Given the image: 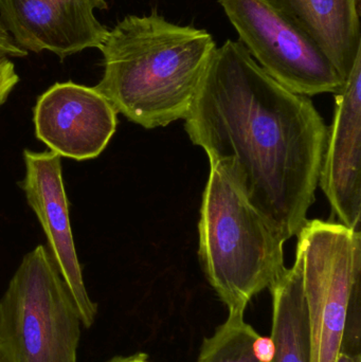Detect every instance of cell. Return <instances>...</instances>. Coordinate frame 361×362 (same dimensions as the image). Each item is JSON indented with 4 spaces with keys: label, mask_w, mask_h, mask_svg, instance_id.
<instances>
[{
    "label": "cell",
    "mask_w": 361,
    "mask_h": 362,
    "mask_svg": "<svg viewBox=\"0 0 361 362\" xmlns=\"http://www.w3.org/2000/svg\"><path fill=\"white\" fill-rule=\"evenodd\" d=\"M80 310L48 248L21 259L0 299V344L10 362H78Z\"/></svg>",
    "instance_id": "5b68a950"
},
{
    "label": "cell",
    "mask_w": 361,
    "mask_h": 362,
    "mask_svg": "<svg viewBox=\"0 0 361 362\" xmlns=\"http://www.w3.org/2000/svg\"><path fill=\"white\" fill-rule=\"evenodd\" d=\"M361 54L335 95V114L320 169V185L341 223L360 230L361 215Z\"/></svg>",
    "instance_id": "30bf717a"
},
{
    "label": "cell",
    "mask_w": 361,
    "mask_h": 362,
    "mask_svg": "<svg viewBox=\"0 0 361 362\" xmlns=\"http://www.w3.org/2000/svg\"><path fill=\"white\" fill-rule=\"evenodd\" d=\"M0 362H10V359H8L6 351L2 348L1 344H0Z\"/></svg>",
    "instance_id": "ac0fdd59"
},
{
    "label": "cell",
    "mask_w": 361,
    "mask_h": 362,
    "mask_svg": "<svg viewBox=\"0 0 361 362\" xmlns=\"http://www.w3.org/2000/svg\"><path fill=\"white\" fill-rule=\"evenodd\" d=\"M273 296L269 362H311V338L299 262L269 288Z\"/></svg>",
    "instance_id": "7c38bea8"
},
{
    "label": "cell",
    "mask_w": 361,
    "mask_h": 362,
    "mask_svg": "<svg viewBox=\"0 0 361 362\" xmlns=\"http://www.w3.org/2000/svg\"><path fill=\"white\" fill-rule=\"evenodd\" d=\"M239 42L269 76L299 95L343 90L341 78L319 45L271 0H220Z\"/></svg>",
    "instance_id": "8992f818"
},
{
    "label": "cell",
    "mask_w": 361,
    "mask_h": 362,
    "mask_svg": "<svg viewBox=\"0 0 361 362\" xmlns=\"http://www.w3.org/2000/svg\"><path fill=\"white\" fill-rule=\"evenodd\" d=\"M23 160L25 174L18 183L19 187L46 234L47 248L73 296L82 325L89 329L95 322L97 305L89 298L83 280L72 235L61 157L51 151L37 153L25 150Z\"/></svg>",
    "instance_id": "9c48e42d"
},
{
    "label": "cell",
    "mask_w": 361,
    "mask_h": 362,
    "mask_svg": "<svg viewBox=\"0 0 361 362\" xmlns=\"http://www.w3.org/2000/svg\"><path fill=\"white\" fill-rule=\"evenodd\" d=\"M271 341L262 337L244 319V315L228 318L205 338L196 362H269Z\"/></svg>",
    "instance_id": "4fadbf2b"
},
{
    "label": "cell",
    "mask_w": 361,
    "mask_h": 362,
    "mask_svg": "<svg viewBox=\"0 0 361 362\" xmlns=\"http://www.w3.org/2000/svg\"><path fill=\"white\" fill-rule=\"evenodd\" d=\"M297 235L311 362L361 353L360 230L313 219Z\"/></svg>",
    "instance_id": "277c9868"
},
{
    "label": "cell",
    "mask_w": 361,
    "mask_h": 362,
    "mask_svg": "<svg viewBox=\"0 0 361 362\" xmlns=\"http://www.w3.org/2000/svg\"><path fill=\"white\" fill-rule=\"evenodd\" d=\"M215 49L206 30L129 15L100 48L104 74L95 88L131 122L167 127L188 116Z\"/></svg>",
    "instance_id": "7a4b0ae2"
},
{
    "label": "cell",
    "mask_w": 361,
    "mask_h": 362,
    "mask_svg": "<svg viewBox=\"0 0 361 362\" xmlns=\"http://www.w3.org/2000/svg\"><path fill=\"white\" fill-rule=\"evenodd\" d=\"M105 0H0V19L23 50L50 51L61 59L101 48L110 30L95 15Z\"/></svg>",
    "instance_id": "ba28073f"
},
{
    "label": "cell",
    "mask_w": 361,
    "mask_h": 362,
    "mask_svg": "<svg viewBox=\"0 0 361 362\" xmlns=\"http://www.w3.org/2000/svg\"><path fill=\"white\" fill-rule=\"evenodd\" d=\"M148 359V355L144 353L129 355V356H117L107 362H143Z\"/></svg>",
    "instance_id": "2e32d148"
},
{
    "label": "cell",
    "mask_w": 361,
    "mask_h": 362,
    "mask_svg": "<svg viewBox=\"0 0 361 362\" xmlns=\"http://www.w3.org/2000/svg\"><path fill=\"white\" fill-rule=\"evenodd\" d=\"M186 121L220 168L286 240L315 202L329 129L307 95L269 76L239 42L216 47Z\"/></svg>",
    "instance_id": "6da1fadb"
},
{
    "label": "cell",
    "mask_w": 361,
    "mask_h": 362,
    "mask_svg": "<svg viewBox=\"0 0 361 362\" xmlns=\"http://www.w3.org/2000/svg\"><path fill=\"white\" fill-rule=\"evenodd\" d=\"M324 51L343 80L361 54V0H271Z\"/></svg>",
    "instance_id": "8fae6325"
},
{
    "label": "cell",
    "mask_w": 361,
    "mask_h": 362,
    "mask_svg": "<svg viewBox=\"0 0 361 362\" xmlns=\"http://www.w3.org/2000/svg\"><path fill=\"white\" fill-rule=\"evenodd\" d=\"M143 362H150V361H148V359H146V361H143Z\"/></svg>",
    "instance_id": "d6986e66"
},
{
    "label": "cell",
    "mask_w": 361,
    "mask_h": 362,
    "mask_svg": "<svg viewBox=\"0 0 361 362\" xmlns=\"http://www.w3.org/2000/svg\"><path fill=\"white\" fill-rule=\"evenodd\" d=\"M210 168L199 223V259L228 315H244L285 272L288 240L220 168Z\"/></svg>",
    "instance_id": "3957f363"
},
{
    "label": "cell",
    "mask_w": 361,
    "mask_h": 362,
    "mask_svg": "<svg viewBox=\"0 0 361 362\" xmlns=\"http://www.w3.org/2000/svg\"><path fill=\"white\" fill-rule=\"evenodd\" d=\"M28 52L21 49L13 40L4 23L0 19V57H25Z\"/></svg>",
    "instance_id": "9a60e30c"
},
{
    "label": "cell",
    "mask_w": 361,
    "mask_h": 362,
    "mask_svg": "<svg viewBox=\"0 0 361 362\" xmlns=\"http://www.w3.org/2000/svg\"><path fill=\"white\" fill-rule=\"evenodd\" d=\"M335 362H361V353L360 354H352V353L341 351Z\"/></svg>",
    "instance_id": "e0dca14e"
},
{
    "label": "cell",
    "mask_w": 361,
    "mask_h": 362,
    "mask_svg": "<svg viewBox=\"0 0 361 362\" xmlns=\"http://www.w3.org/2000/svg\"><path fill=\"white\" fill-rule=\"evenodd\" d=\"M18 82L19 76L14 64L8 57H0V106L4 105Z\"/></svg>",
    "instance_id": "5bb4252c"
},
{
    "label": "cell",
    "mask_w": 361,
    "mask_h": 362,
    "mask_svg": "<svg viewBox=\"0 0 361 362\" xmlns=\"http://www.w3.org/2000/svg\"><path fill=\"white\" fill-rule=\"evenodd\" d=\"M35 135L59 157L88 160L105 150L117 129V114L95 87L57 83L37 99Z\"/></svg>",
    "instance_id": "52a82bcc"
}]
</instances>
